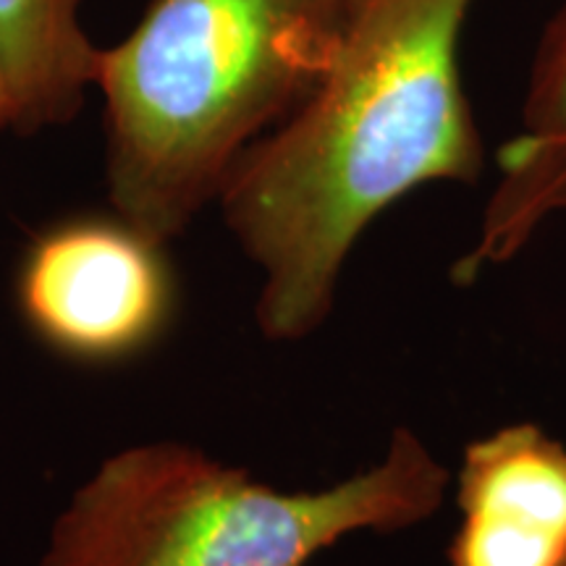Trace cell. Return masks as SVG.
Here are the masks:
<instances>
[{
    "mask_svg": "<svg viewBox=\"0 0 566 566\" xmlns=\"http://www.w3.org/2000/svg\"><path fill=\"white\" fill-rule=\"evenodd\" d=\"M84 0H0V63L13 97V129L69 124L101 71L82 24Z\"/></svg>",
    "mask_w": 566,
    "mask_h": 566,
    "instance_id": "cell-7",
    "label": "cell"
},
{
    "mask_svg": "<svg viewBox=\"0 0 566 566\" xmlns=\"http://www.w3.org/2000/svg\"><path fill=\"white\" fill-rule=\"evenodd\" d=\"M499 166L483 242L467 258V273L506 260L548 216L566 210V3L537 42L522 129L499 153Z\"/></svg>",
    "mask_w": 566,
    "mask_h": 566,
    "instance_id": "cell-6",
    "label": "cell"
},
{
    "mask_svg": "<svg viewBox=\"0 0 566 566\" xmlns=\"http://www.w3.org/2000/svg\"><path fill=\"white\" fill-rule=\"evenodd\" d=\"M9 126L13 129V97L9 80H6L3 63H0V132L9 129Z\"/></svg>",
    "mask_w": 566,
    "mask_h": 566,
    "instance_id": "cell-8",
    "label": "cell"
},
{
    "mask_svg": "<svg viewBox=\"0 0 566 566\" xmlns=\"http://www.w3.org/2000/svg\"><path fill=\"white\" fill-rule=\"evenodd\" d=\"M357 0H153L101 51L116 216L166 244L237 160L307 101Z\"/></svg>",
    "mask_w": 566,
    "mask_h": 566,
    "instance_id": "cell-2",
    "label": "cell"
},
{
    "mask_svg": "<svg viewBox=\"0 0 566 566\" xmlns=\"http://www.w3.org/2000/svg\"><path fill=\"white\" fill-rule=\"evenodd\" d=\"M160 247L118 216L42 233L21 268L27 321L71 357L116 359L142 349L171 307Z\"/></svg>",
    "mask_w": 566,
    "mask_h": 566,
    "instance_id": "cell-4",
    "label": "cell"
},
{
    "mask_svg": "<svg viewBox=\"0 0 566 566\" xmlns=\"http://www.w3.org/2000/svg\"><path fill=\"white\" fill-rule=\"evenodd\" d=\"M451 566H566V446L520 422L467 446Z\"/></svg>",
    "mask_w": 566,
    "mask_h": 566,
    "instance_id": "cell-5",
    "label": "cell"
},
{
    "mask_svg": "<svg viewBox=\"0 0 566 566\" xmlns=\"http://www.w3.org/2000/svg\"><path fill=\"white\" fill-rule=\"evenodd\" d=\"M446 483L405 428L384 462L315 493H281L192 446H132L74 493L40 566H310L346 535L428 520Z\"/></svg>",
    "mask_w": 566,
    "mask_h": 566,
    "instance_id": "cell-3",
    "label": "cell"
},
{
    "mask_svg": "<svg viewBox=\"0 0 566 566\" xmlns=\"http://www.w3.org/2000/svg\"><path fill=\"white\" fill-rule=\"evenodd\" d=\"M475 0H357L323 80L226 179L229 226L263 271L258 323L300 342L328 317L352 247L433 181H475L483 139L459 42Z\"/></svg>",
    "mask_w": 566,
    "mask_h": 566,
    "instance_id": "cell-1",
    "label": "cell"
}]
</instances>
